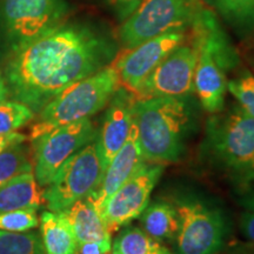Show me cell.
<instances>
[{"mask_svg": "<svg viewBox=\"0 0 254 254\" xmlns=\"http://www.w3.org/2000/svg\"><path fill=\"white\" fill-rule=\"evenodd\" d=\"M117 56L106 34L84 24H60L6 60L4 80L13 100L39 113L60 92L106 67Z\"/></svg>", "mask_w": 254, "mask_h": 254, "instance_id": "obj_1", "label": "cell"}, {"mask_svg": "<svg viewBox=\"0 0 254 254\" xmlns=\"http://www.w3.org/2000/svg\"><path fill=\"white\" fill-rule=\"evenodd\" d=\"M132 118L145 163L160 164L179 159L190 122L189 107L183 98L133 100Z\"/></svg>", "mask_w": 254, "mask_h": 254, "instance_id": "obj_2", "label": "cell"}, {"mask_svg": "<svg viewBox=\"0 0 254 254\" xmlns=\"http://www.w3.org/2000/svg\"><path fill=\"white\" fill-rule=\"evenodd\" d=\"M190 30L199 46L193 88L201 106L208 113H219L225 105L226 69L236 65L237 55L215 15L208 9L201 8Z\"/></svg>", "mask_w": 254, "mask_h": 254, "instance_id": "obj_3", "label": "cell"}, {"mask_svg": "<svg viewBox=\"0 0 254 254\" xmlns=\"http://www.w3.org/2000/svg\"><path fill=\"white\" fill-rule=\"evenodd\" d=\"M119 88L118 74L112 63L72 84L40 111L32 126L31 141L60 126L90 118L110 103Z\"/></svg>", "mask_w": 254, "mask_h": 254, "instance_id": "obj_4", "label": "cell"}, {"mask_svg": "<svg viewBox=\"0 0 254 254\" xmlns=\"http://www.w3.org/2000/svg\"><path fill=\"white\" fill-rule=\"evenodd\" d=\"M200 0H141L122 21L118 36L123 49L177 31H189L201 11Z\"/></svg>", "mask_w": 254, "mask_h": 254, "instance_id": "obj_5", "label": "cell"}, {"mask_svg": "<svg viewBox=\"0 0 254 254\" xmlns=\"http://www.w3.org/2000/svg\"><path fill=\"white\" fill-rule=\"evenodd\" d=\"M104 173L94 139L68 158L43 190L47 209L60 213L78 200L86 198L99 185Z\"/></svg>", "mask_w": 254, "mask_h": 254, "instance_id": "obj_6", "label": "cell"}, {"mask_svg": "<svg viewBox=\"0 0 254 254\" xmlns=\"http://www.w3.org/2000/svg\"><path fill=\"white\" fill-rule=\"evenodd\" d=\"M207 145L219 163L250 177L254 168V118L240 106L212 117Z\"/></svg>", "mask_w": 254, "mask_h": 254, "instance_id": "obj_7", "label": "cell"}, {"mask_svg": "<svg viewBox=\"0 0 254 254\" xmlns=\"http://www.w3.org/2000/svg\"><path fill=\"white\" fill-rule=\"evenodd\" d=\"M174 207L179 217L178 254H215L222 249L226 226L217 209L190 199L179 200Z\"/></svg>", "mask_w": 254, "mask_h": 254, "instance_id": "obj_8", "label": "cell"}, {"mask_svg": "<svg viewBox=\"0 0 254 254\" xmlns=\"http://www.w3.org/2000/svg\"><path fill=\"white\" fill-rule=\"evenodd\" d=\"M199 56L198 43L192 34L165 58L142 81L133 100L159 97L183 98L194 91L193 79Z\"/></svg>", "mask_w": 254, "mask_h": 254, "instance_id": "obj_9", "label": "cell"}, {"mask_svg": "<svg viewBox=\"0 0 254 254\" xmlns=\"http://www.w3.org/2000/svg\"><path fill=\"white\" fill-rule=\"evenodd\" d=\"M95 138L97 131L93 123L86 118L60 126L33 140V173L38 185H49L62 165Z\"/></svg>", "mask_w": 254, "mask_h": 254, "instance_id": "obj_10", "label": "cell"}, {"mask_svg": "<svg viewBox=\"0 0 254 254\" xmlns=\"http://www.w3.org/2000/svg\"><path fill=\"white\" fill-rule=\"evenodd\" d=\"M65 0H2L1 14L12 49L62 24Z\"/></svg>", "mask_w": 254, "mask_h": 254, "instance_id": "obj_11", "label": "cell"}, {"mask_svg": "<svg viewBox=\"0 0 254 254\" xmlns=\"http://www.w3.org/2000/svg\"><path fill=\"white\" fill-rule=\"evenodd\" d=\"M163 172L161 164L144 163L110 196L100 215L111 234L140 217Z\"/></svg>", "mask_w": 254, "mask_h": 254, "instance_id": "obj_12", "label": "cell"}, {"mask_svg": "<svg viewBox=\"0 0 254 254\" xmlns=\"http://www.w3.org/2000/svg\"><path fill=\"white\" fill-rule=\"evenodd\" d=\"M187 37L189 31L170 32L117 53L112 65L118 74L120 88L133 97L150 73Z\"/></svg>", "mask_w": 254, "mask_h": 254, "instance_id": "obj_13", "label": "cell"}, {"mask_svg": "<svg viewBox=\"0 0 254 254\" xmlns=\"http://www.w3.org/2000/svg\"><path fill=\"white\" fill-rule=\"evenodd\" d=\"M144 163L140 144H139L138 129L132 118L131 131L126 142L109 164L97 189L90 195H87L88 200L94 205L99 213H101L110 196Z\"/></svg>", "mask_w": 254, "mask_h": 254, "instance_id": "obj_14", "label": "cell"}, {"mask_svg": "<svg viewBox=\"0 0 254 254\" xmlns=\"http://www.w3.org/2000/svg\"><path fill=\"white\" fill-rule=\"evenodd\" d=\"M132 95L123 88H119L110 101L103 126L95 138L105 171L128 138L132 125Z\"/></svg>", "mask_w": 254, "mask_h": 254, "instance_id": "obj_15", "label": "cell"}, {"mask_svg": "<svg viewBox=\"0 0 254 254\" xmlns=\"http://www.w3.org/2000/svg\"><path fill=\"white\" fill-rule=\"evenodd\" d=\"M60 214L71 226L77 244L112 240V234L87 196L75 201Z\"/></svg>", "mask_w": 254, "mask_h": 254, "instance_id": "obj_16", "label": "cell"}, {"mask_svg": "<svg viewBox=\"0 0 254 254\" xmlns=\"http://www.w3.org/2000/svg\"><path fill=\"white\" fill-rule=\"evenodd\" d=\"M43 202V190L33 171L20 174L0 187V213L24 208L38 209Z\"/></svg>", "mask_w": 254, "mask_h": 254, "instance_id": "obj_17", "label": "cell"}, {"mask_svg": "<svg viewBox=\"0 0 254 254\" xmlns=\"http://www.w3.org/2000/svg\"><path fill=\"white\" fill-rule=\"evenodd\" d=\"M40 237L45 254H74L77 240L60 213L49 211L41 214Z\"/></svg>", "mask_w": 254, "mask_h": 254, "instance_id": "obj_18", "label": "cell"}, {"mask_svg": "<svg viewBox=\"0 0 254 254\" xmlns=\"http://www.w3.org/2000/svg\"><path fill=\"white\" fill-rule=\"evenodd\" d=\"M144 231L155 240H176L179 231V217L176 207L166 201L147 206L140 214Z\"/></svg>", "mask_w": 254, "mask_h": 254, "instance_id": "obj_19", "label": "cell"}, {"mask_svg": "<svg viewBox=\"0 0 254 254\" xmlns=\"http://www.w3.org/2000/svg\"><path fill=\"white\" fill-rule=\"evenodd\" d=\"M113 254H172L160 241L136 227L123 231L114 240Z\"/></svg>", "mask_w": 254, "mask_h": 254, "instance_id": "obj_20", "label": "cell"}, {"mask_svg": "<svg viewBox=\"0 0 254 254\" xmlns=\"http://www.w3.org/2000/svg\"><path fill=\"white\" fill-rule=\"evenodd\" d=\"M0 254H45L38 232L0 230Z\"/></svg>", "mask_w": 254, "mask_h": 254, "instance_id": "obj_21", "label": "cell"}, {"mask_svg": "<svg viewBox=\"0 0 254 254\" xmlns=\"http://www.w3.org/2000/svg\"><path fill=\"white\" fill-rule=\"evenodd\" d=\"M30 171H33V166L28 160L27 148L23 142L11 145L0 153V187Z\"/></svg>", "mask_w": 254, "mask_h": 254, "instance_id": "obj_22", "label": "cell"}, {"mask_svg": "<svg viewBox=\"0 0 254 254\" xmlns=\"http://www.w3.org/2000/svg\"><path fill=\"white\" fill-rule=\"evenodd\" d=\"M228 23L240 30L254 28V0H209Z\"/></svg>", "mask_w": 254, "mask_h": 254, "instance_id": "obj_23", "label": "cell"}, {"mask_svg": "<svg viewBox=\"0 0 254 254\" xmlns=\"http://www.w3.org/2000/svg\"><path fill=\"white\" fill-rule=\"evenodd\" d=\"M34 118V112L15 100L0 103V134L15 132Z\"/></svg>", "mask_w": 254, "mask_h": 254, "instance_id": "obj_24", "label": "cell"}, {"mask_svg": "<svg viewBox=\"0 0 254 254\" xmlns=\"http://www.w3.org/2000/svg\"><path fill=\"white\" fill-rule=\"evenodd\" d=\"M227 88L239 103V106L254 118V74L244 71L227 81Z\"/></svg>", "mask_w": 254, "mask_h": 254, "instance_id": "obj_25", "label": "cell"}, {"mask_svg": "<svg viewBox=\"0 0 254 254\" xmlns=\"http://www.w3.org/2000/svg\"><path fill=\"white\" fill-rule=\"evenodd\" d=\"M39 225L37 209L24 208L0 213V230L9 232H28Z\"/></svg>", "mask_w": 254, "mask_h": 254, "instance_id": "obj_26", "label": "cell"}, {"mask_svg": "<svg viewBox=\"0 0 254 254\" xmlns=\"http://www.w3.org/2000/svg\"><path fill=\"white\" fill-rule=\"evenodd\" d=\"M74 254H113L112 240L77 244Z\"/></svg>", "mask_w": 254, "mask_h": 254, "instance_id": "obj_27", "label": "cell"}, {"mask_svg": "<svg viewBox=\"0 0 254 254\" xmlns=\"http://www.w3.org/2000/svg\"><path fill=\"white\" fill-rule=\"evenodd\" d=\"M120 21H124L138 7L141 0H107Z\"/></svg>", "mask_w": 254, "mask_h": 254, "instance_id": "obj_28", "label": "cell"}, {"mask_svg": "<svg viewBox=\"0 0 254 254\" xmlns=\"http://www.w3.org/2000/svg\"><path fill=\"white\" fill-rule=\"evenodd\" d=\"M25 140H26V136L18 132L0 134V153L11 145L17 144V142H24Z\"/></svg>", "mask_w": 254, "mask_h": 254, "instance_id": "obj_29", "label": "cell"}, {"mask_svg": "<svg viewBox=\"0 0 254 254\" xmlns=\"http://www.w3.org/2000/svg\"><path fill=\"white\" fill-rule=\"evenodd\" d=\"M241 228L246 237L254 243V212L247 211L241 215Z\"/></svg>", "mask_w": 254, "mask_h": 254, "instance_id": "obj_30", "label": "cell"}, {"mask_svg": "<svg viewBox=\"0 0 254 254\" xmlns=\"http://www.w3.org/2000/svg\"><path fill=\"white\" fill-rule=\"evenodd\" d=\"M7 95H8L7 87H6L4 78H2L1 73H0V103L6 100V97H7Z\"/></svg>", "mask_w": 254, "mask_h": 254, "instance_id": "obj_31", "label": "cell"}, {"mask_svg": "<svg viewBox=\"0 0 254 254\" xmlns=\"http://www.w3.org/2000/svg\"><path fill=\"white\" fill-rule=\"evenodd\" d=\"M244 204L250 208V211L254 212V190L250 193V195H247L245 200H244Z\"/></svg>", "mask_w": 254, "mask_h": 254, "instance_id": "obj_32", "label": "cell"}, {"mask_svg": "<svg viewBox=\"0 0 254 254\" xmlns=\"http://www.w3.org/2000/svg\"><path fill=\"white\" fill-rule=\"evenodd\" d=\"M250 178H252V179H254V168H253L252 173H251V176H250Z\"/></svg>", "mask_w": 254, "mask_h": 254, "instance_id": "obj_33", "label": "cell"}]
</instances>
